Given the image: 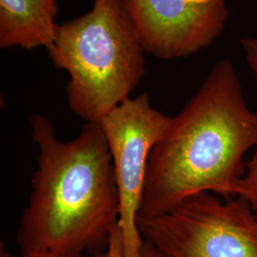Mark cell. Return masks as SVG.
Instances as JSON below:
<instances>
[{
    "label": "cell",
    "instance_id": "12",
    "mask_svg": "<svg viewBox=\"0 0 257 257\" xmlns=\"http://www.w3.org/2000/svg\"><path fill=\"white\" fill-rule=\"evenodd\" d=\"M139 257H172L165 252L161 251L159 248H156L153 244L148 242L146 240L143 239V244L142 247L140 248L139 252Z\"/></svg>",
    "mask_w": 257,
    "mask_h": 257
},
{
    "label": "cell",
    "instance_id": "8",
    "mask_svg": "<svg viewBox=\"0 0 257 257\" xmlns=\"http://www.w3.org/2000/svg\"><path fill=\"white\" fill-rule=\"evenodd\" d=\"M236 196L244 198L257 215V148L247 162L246 173L239 183Z\"/></svg>",
    "mask_w": 257,
    "mask_h": 257
},
{
    "label": "cell",
    "instance_id": "3",
    "mask_svg": "<svg viewBox=\"0 0 257 257\" xmlns=\"http://www.w3.org/2000/svg\"><path fill=\"white\" fill-rule=\"evenodd\" d=\"M47 52L69 74V107L85 122H100L146 74L145 51L122 0H92L89 12L58 24Z\"/></svg>",
    "mask_w": 257,
    "mask_h": 257
},
{
    "label": "cell",
    "instance_id": "11",
    "mask_svg": "<svg viewBox=\"0 0 257 257\" xmlns=\"http://www.w3.org/2000/svg\"><path fill=\"white\" fill-rule=\"evenodd\" d=\"M0 257H109L108 251L94 253V254H66V253H59V252H51V251H42V252H36L28 255H13L4 247V244L1 242L0 246Z\"/></svg>",
    "mask_w": 257,
    "mask_h": 257
},
{
    "label": "cell",
    "instance_id": "2",
    "mask_svg": "<svg viewBox=\"0 0 257 257\" xmlns=\"http://www.w3.org/2000/svg\"><path fill=\"white\" fill-rule=\"evenodd\" d=\"M30 125L39 156L19 219V255L107 251L119 221L120 197L100 123L86 122L69 142L57 138L45 115L33 113Z\"/></svg>",
    "mask_w": 257,
    "mask_h": 257
},
{
    "label": "cell",
    "instance_id": "7",
    "mask_svg": "<svg viewBox=\"0 0 257 257\" xmlns=\"http://www.w3.org/2000/svg\"><path fill=\"white\" fill-rule=\"evenodd\" d=\"M57 0H0V48L48 50L58 24Z\"/></svg>",
    "mask_w": 257,
    "mask_h": 257
},
{
    "label": "cell",
    "instance_id": "6",
    "mask_svg": "<svg viewBox=\"0 0 257 257\" xmlns=\"http://www.w3.org/2000/svg\"><path fill=\"white\" fill-rule=\"evenodd\" d=\"M145 53L163 60L211 46L229 19L227 0H122Z\"/></svg>",
    "mask_w": 257,
    "mask_h": 257
},
{
    "label": "cell",
    "instance_id": "10",
    "mask_svg": "<svg viewBox=\"0 0 257 257\" xmlns=\"http://www.w3.org/2000/svg\"><path fill=\"white\" fill-rule=\"evenodd\" d=\"M107 251L109 257H125L123 233L119 224H117L110 232Z\"/></svg>",
    "mask_w": 257,
    "mask_h": 257
},
{
    "label": "cell",
    "instance_id": "5",
    "mask_svg": "<svg viewBox=\"0 0 257 257\" xmlns=\"http://www.w3.org/2000/svg\"><path fill=\"white\" fill-rule=\"evenodd\" d=\"M171 116L155 109L147 93L128 97L99 122L107 139L120 197V228L125 257H139L143 238L138 214L149 156Z\"/></svg>",
    "mask_w": 257,
    "mask_h": 257
},
{
    "label": "cell",
    "instance_id": "1",
    "mask_svg": "<svg viewBox=\"0 0 257 257\" xmlns=\"http://www.w3.org/2000/svg\"><path fill=\"white\" fill-rule=\"evenodd\" d=\"M257 148V112L230 59L211 68L153 148L138 218L170 211L202 193L236 196L246 156Z\"/></svg>",
    "mask_w": 257,
    "mask_h": 257
},
{
    "label": "cell",
    "instance_id": "13",
    "mask_svg": "<svg viewBox=\"0 0 257 257\" xmlns=\"http://www.w3.org/2000/svg\"><path fill=\"white\" fill-rule=\"evenodd\" d=\"M252 1H254V2H255V3H257V0H252Z\"/></svg>",
    "mask_w": 257,
    "mask_h": 257
},
{
    "label": "cell",
    "instance_id": "4",
    "mask_svg": "<svg viewBox=\"0 0 257 257\" xmlns=\"http://www.w3.org/2000/svg\"><path fill=\"white\" fill-rule=\"evenodd\" d=\"M138 227L170 256L257 257L256 213L240 196L198 193Z\"/></svg>",
    "mask_w": 257,
    "mask_h": 257
},
{
    "label": "cell",
    "instance_id": "9",
    "mask_svg": "<svg viewBox=\"0 0 257 257\" xmlns=\"http://www.w3.org/2000/svg\"><path fill=\"white\" fill-rule=\"evenodd\" d=\"M241 47L248 68L257 79V37L242 38Z\"/></svg>",
    "mask_w": 257,
    "mask_h": 257
}]
</instances>
